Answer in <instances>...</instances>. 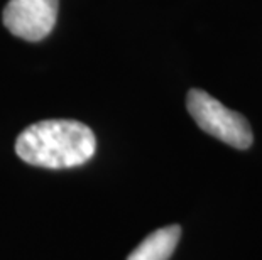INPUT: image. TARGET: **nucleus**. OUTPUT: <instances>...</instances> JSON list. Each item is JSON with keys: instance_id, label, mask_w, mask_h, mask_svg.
I'll use <instances>...</instances> for the list:
<instances>
[{"instance_id": "4", "label": "nucleus", "mask_w": 262, "mask_h": 260, "mask_svg": "<svg viewBox=\"0 0 262 260\" xmlns=\"http://www.w3.org/2000/svg\"><path fill=\"white\" fill-rule=\"evenodd\" d=\"M181 239V226L169 225L152 231L146 237L137 248H134L127 260H169Z\"/></svg>"}, {"instance_id": "3", "label": "nucleus", "mask_w": 262, "mask_h": 260, "mask_svg": "<svg viewBox=\"0 0 262 260\" xmlns=\"http://www.w3.org/2000/svg\"><path fill=\"white\" fill-rule=\"evenodd\" d=\"M59 0H9L4 9V26L24 41H42L53 31Z\"/></svg>"}, {"instance_id": "2", "label": "nucleus", "mask_w": 262, "mask_h": 260, "mask_svg": "<svg viewBox=\"0 0 262 260\" xmlns=\"http://www.w3.org/2000/svg\"><path fill=\"white\" fill-rule=\"evenodd\" d=\"M186 108L196 125L206 134L235 149H249L254 135L249 122L241 113L222 105L216 98L203 90H189Z\"/></svg>"}, {"instance_id": "1", "label": "nucleus", "mask_w": 262, "mask_h": 260, "mask_svg": "<svg viewBox=\"0 0 262 260\" xmlns=\"http://www.w3.org/2000/svg\"><path fill=\"white\" fill-rule=\"evenodd\" d=\"M97 139L90 127L76 120H41L29 125L15 140V152L37 168L66 169L90 160Z\"/></svg>"}]
</instances>
